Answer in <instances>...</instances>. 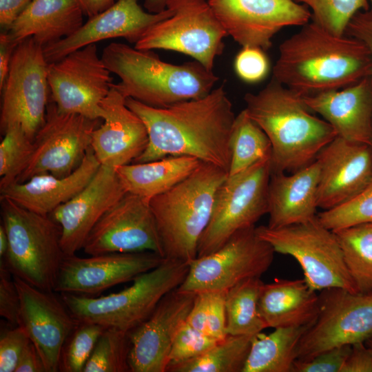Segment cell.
Masks as SVG:
<instances>
[{"label": "cell", "mask_w": 372, "mask_h": 372, "mask_svg": "<svg viewBox=\"0 0 372 372\" xmlns=\"http://www.w3.org/2000/svg\"><path fill=\"white\" fill-rule=\"evenodd\" d=\"M125 103L141 118L148 133L145 149L132 163L185 156L229 173V138L236 115L224 85L204 97L166 107L149 106L130 97Z\"/></svg>", "instance_id": "cell-1"}, {"label": "cell", "mask_w": 372, "mask_h": 372, "mask_svg": "<svg viewBox=\"0 0 372 372\" xmlns=\"http://www.w3.org/2000/svg\"><path fill=\"white\" fill-rule=\"evenodd\" d=\"M365 45L309 22L279 46L272 79L302 95L340 90L371 75Z\"/></svg>", "instance_id": "cell-2"}, {"label": "cell", "mask_w": 372, "mask_h": 372, "mask_svg": "<svg viewBox=\"0 0 372 372\" xmlns=\"http://www.w3.org/2000/svg\"><path fill=\"white\" fill-rule=\"evenodd\" d=\"M249 116L263 130L272 147L271 173H293L316 160L337 134L313 114L303 95L273 79L258 93L244 96Z\"/></svg>", "instance_id": "cell-3"}, {"label": "cell", "mask_w": 372, "mask_h": 372, "mask_svg": "<svg viewBox=\"0 0 372 372\" xmlns=\"http://www.w3.org/2000/svg\"><path fill=\"white\" fill-rule=\"evenodd\" d=\"M109 70L120 82L114 87L126 98L155 107L204 97L219 78L194 60L183 64L162 61L152 50H139L122 43H111L101 54Z\"/></svg>", "instance_id": "cell-4"}, {"label": "cell", "mask_w": 372, "mask_h": 372, "mask_svg": "<svg viewBox=\"0 0 372 372\" xmlns=\"http://www.w3.org/2000/svg\"><path fill=\"white\" fill-rule=\"evenodd\" d=\"M228 176L202 162L188 177L149 201L163 258L189 263L212 212L216 192Z\"/></svg>", "instance_id": "cell-5"}, {"label": "cell", "mask_w": 372, "mask_h": 372, "mask_svg": "<svg viewBox=\"0 0 372 372\" xmlns=\"http://www.w3.org/2000/svg\"><path fill=\"white\" fill-rule=\"evenodd\" d=\"M188 270V263L165 258L117 293L100 297L63 293L61 298L79 322L130 332L152 313L165 295L183 283Z\"/></svg>", "instance_id": "cell-6"}, {"label": "cell", "mask_w": 372, "mask_h": 372, "mask_svg": "<svg viewBox=\"0 0 372 372\" xmlns=\"http://www.w3.org/2000/svg\"><path fill=\"white\" fill-rule=\"evenodd\" d=\"M2 224L8 238L3 260L14 276L43 290L54 291L65 254L61 229L50 216L0 198Z\"/></svg>", "instance_id": "cell-7"}, {"label": "cell", "mask_w": 372, "mask_h": 372, "mask_svg": "<svg viewBox=\"0 0 372 372\" xmlns=\"http://www.w3.org/2000/svg\"><path fill=\"white\" fill-rule=\"evenodd\" d=\"M256 231L275 252L291 256L298 262L312 290L339 287L358 292L335 233L322 225L317 216L280 228L262 225Z\"/></svg>", "instance_id": "cell-8"}, {"label": "cell", "mask_w": 372, "mask_h": 372, "mask_svg": "<svg viewBox=\"0 0 372 372\" xmlns=\"http://www.w3.org/2000/svg\"><path fill=\"white\" fill-rule=\"evenodd\" d=\"M271 174V159H265L227 176L216 192L209 222L198 242L197 257L218 249L237 231L255 227L268 214Z\"/></svg>", "instance_id": "cell-9"}, {"label": "cell", "mask_w": 372, "mask_h": 372, "mask_svg": "<svg viewBox=\"0 0 372 372\" xmlns=\"http://www.w3.org/2000/svg\"><path fill=\"white\" fill-rule=\"evenodd\" d=\"M167 8L172 15L152 25L134 48L182 53L213 70L228 34L207 0H168Z\"/></svg>", "instance_id": "cell-10"}, {"label": "cell", "mask_w": 372, "mask_h": 372, "mask_svg": "<svg viewBox=\"0 0 372 372\" xmlns=\"http://www.w3.org/2000/svg\"><path fill=\"white\" fill-rule=\"evenodd\" d=\"M48 62L43 47L32 37L21 41L13 53L1 91V131L19 125L34 140L43 125L50 98Z\"/></svg>", "instance_id": "cell-11"}, {"label": "cell", "mask_w": 372, "mask_h": 372, "mask_svg": "<svg viewBox=\"0 0 372 372\" xmlns=\"http://www.w3.org/2000/svg\"><path fill=\"white\" fill-rule=\"evenodd\" d=\"M251 227L237 231L218 249L189 263L180 291H227L240 282L260 278L271 266L275 251Z\"/></svg>", "instance_id": "cell-12"}, {"label": "cell", "mask_w": 372, "mask_h": 372, "mask_svg": "<svg viewBox=\"0 0 372 372\" xmlns=\"http://www.w3.org/2000/svg\"><path fill=\"white\" fill-rule=\"evenodd\" d=\"M318 296L317 316L300 340L297 359L365 342L372 335V292L334 287L320 291Z\"/></svg>", "instance_id": "cell-13"}, {"label": "cell", "mask_w": 372, "mask_h": 372, "mask_svg": "<svg viewBox=\"0 0 372 372\" xmlns=\"http://www.w3.org/2000/svg\"><path fill=\"white\" fill-rule=\"evenodd\" d=\"M111 73L96 43L76 50L48 63L50 99L61 113L103 120L101 103L114 84Z\"/></svg>", "instance_id": "cell-14"}, {"label": "cell", "mask_w": 372, "mask_h": 372, "mask_svg": "<svg viewBox=\"0 0 372 372\" xmlns=\"http://www.w3.org/2000/svg\"><path fill=\"white\" fill-rule=\"evenodd\" d=\"M101 120L61 113L50 98L45 121L33 140L32 154L16 183L41 174L59 177L70 174L91 148L92 132Z\"/></svg>", "instance_id": "cell-15"}, {"label": "cell", "mask_w": 372, "mask_h": 372, "mask_svg": "<svg viewBox=\"0 0 372 372\" xmlns=\"http://www.w3.org/2000/svg\"><path fill=\"white\" fill-rule=\"evenodd\" d=\"M215 16L233 39L242 48L264 50L273 37L289 26L309 23L311 13L294 0H207Z\"/></svg>", "instance_id": "cell-16"}, {"label": "cell", "mask_w": 372, "mask_h": 372, "mask_svg": "<svg viewBox=\"0 0 372 372\" xmlns=\"http://www.w3.org/2000/svg\"><path fill=\"white\" fill-rule=\"evenodd\" d=\"M83 249L90 256L150 251L163 258L149 201L126 193L96 223Z\"/></svg>", "instance_id": "cell-17"}, {"label": "cell", "mask_w": 372, "mask_h": 372, "mask_svg": "<svg viewBox=\"0 0 372 372\" xmlns=\"http://www.w3.org/2000/svg\"><path fill=\"white\" fill-rule=\"evenodd\" d=\"M164 260L150 251L108 253L87 258L76 254L65 256L54 292L95 296L116 285L133 280Z\"/></svg>", "instance_id": "cell-18"}, {"label": "cell", "mask_w": 372, "mask_h": 372, "mask_svg": "<svg viewBox=\"0 0 372 372\" xmlns=\"http://www.w3.org/2000/svg\"><path fill=\"white\" fill-rule=\"evenodd\" d=\"M196 293L178 288L165 295L152 313L130 331V372H167L174 338L187 320Z\"/></svg>", "instance_id": "cell-19"}, {"label": "cell", "mask_w": 372, "mask_h": 372, "mask_svg": "<svg viewBox=\"0 0 372 372\" xmlns=\"http://www.w3.org/2000/svg\"><path fill=\"white\" fill-rule=\"evenodd\" d=\"M21 300L20 323L39 353L46 372L59 371L61 351L79 322L54 291L39 289L14 276Z\"/></svg>", "instance_id": "cell-20"}, {"label": "cell", "mask_w": 372, "mask_h": 372, "mask_svg": "<svg viewBox=\"0 0 372 372\" xmlns=\"http://www.w3.org/2000/svg\"><path fill=\"white\" fill-rule=\"evenodd\" d=\"M126 193L116 169L101 165L80 192L49 215L61 227L65 256L83 249L96 223Z\"/></svg>", "instance_id": "cell-21"}, {"label": "cell", "mask_w": 372, "mask_h": 372, "mask_svg": "<svg viewBox=\"0 0 372 372\" xmlns=\"http://www.w3.org/2000/svg\"><path fill=\"white\" fill-rule=\"evenodd\" d=\"M138 1L117 0L89 18L70 36L43 47L47 61H58L76 50L105 39L123 38L136 43L152 25L173 14L169 8L158 13L145 12Z\"/></svg>", "instance_id": "cell-22"}, {"label": "cell", "mask_w": 372, "mask_h": 372, "mask_svg": "<svg viewBox=\"0 0 372 372\" xmlns=\"http://www.w3.org/2000/svg\"><path fill=\"white\" fill-rule=\"evenodd\" d=\"M318 205L323 210L351 199L372 182V147L336 136L319 153Z\"/></svg>", "instance_id": "cell-23"}, {"label": "cell", "mask_w": 372, "mask_h": 372, "mask_svg": "<svg viewBox=\"0 0 372 372\" xmlns=\"http://www.w3.org/2000/svg\"><path fill=\"white\" fill-rule=\"evenodd\" d=\"M125 99L113 84L101 103L104 122L93 131L91 148L102 165L116 168L131 163L147 145V128Z\"/></svg>", "instance_id": "cell-24"}, {"label": "cell", "mask_w": 372, "mask_h": 372, "mask_svg": "<svg viewBox=\"0 0 372 372\" xmlns=\"http://www.w3.org/2000/svg\"><path fill=\"white\" fill-rule=\"evenodd\" d=\"M303 98L313 113L333 127L338 136L372 145V75L340 90Z\"/></svg>", "instance_id": "cell-25"}, {"label": "cell", "mask_w": 372, "mask_h": 372, "mask_svg": "<svg viewBox=\"0 0 372 372\" xmlns=\"http://www.w3.org/2000/svg\"><path fill=\"white\" fill-rule=\"evenodd\" d=\"M100 166L90 148L81 164L70 174L63 177L37 174L25 182L14 183L0 189V198H8L34 213L49 216L80 192Z\"/></svg>", "instance_id": "cell-26"}, {"label": "cell", "mask_w": 372, "mask_h": 372, "mask_svg": "<svg viewBox=\"0 0 372 372\" xmlns=\"http://www.w3.org/2000/svg\"><path fill=\"white\" fill-rule=\"evenodd\" d=\"M320 164L316 160L287 174H271L268 188L269 228H280L311 220L317 216Z\"/></svg>", "instance_id": "cell-27"}, {"label": "cell", "mask_w": 372, "mask_h": 372, "mask_svg": "<svg viewBox=\"0 0 372 372\" xmlns=\"http://www.w3.org/2000/svg\"><path fill=\"white\" fill-rule=\"evenodd\" d=\"M318 306V295L304 278H276L263 283L258 299V312L267 328L310 325L317 316Z\"/></svg>", "instance_id": "cell-28"}, {"label": "cell", "mask_w": 372, "mask_h": 372, "mask_svg": "<svg viewBox=\"0 0 372 372\" xmlns=\"http://www.w3.org/2000/svg\"><path fill=\"white\" fill-rule=\"evenodd\" d=\"M83 15L79 0H32L8 32L17 43L32 37L45 47L74 33Z\"/></svg>", "instance_id": "cell-29"}, {"label": "cell", "mask_w": 372, "mask_h": 372, "mask_svg": "<svg viewBox=\"0 0 372 372\" xmlns=\"http://www.w3.org/2000/svg\"><path fill=\"white\" fill-rule=\"evenodd\" d=\"M201 163L191 156H167L145 163H131L115 169L127 193L150 201L188 177Z\"/></svg>", "instance_id": "cell-30"}, {"label": "cell", "mask_w": 372, "mask_h": 372, "mask_svg": "<svg viewBox=\"0 0 372 372\" xmlns=\"http://www.w3.org/2000/svg\"><path fill=\"white\" fill-rule=\"evenodd\" d=\"M310 325L276 328L269 334L253 335L242 372H292L300 340Z\"/></svg>", "instance_id": "cell-31"}, {"label": "cell", "mask_w": 372, "mask_h": 372, "mask_svg": "<svg viewBox=\"0 0 372 372\" xmlns=\"http://www.w3.org/2000/svg\"><path fill=\"white\" fill-rule=\"evenodd\" d=\"M262 285L260 278H251L227 291L225 311L228 335L252 336L267 328L258 312Z\"/></svg>", "instance_id": "cell-32"}, {"label": "cell", "mask_w": 372, "mask_h": 372, "mask_svg": "<svg viewBox=\"0 0 372 372\" xmlns=\"http://www.w3.org/2000/svg\"><path fill=\"white\" fill-rule=\"evenodd\" d=\"M229 147V176L239 173L260 161L271 159L272 147L267 135L249 116L245 109L235 117Z\"/></svg>", "instance_id": "cell-33"}, {"label": "cell", "mask_w": 372, "mask_h": 372, "mask_svg": "<svg viewBox=\"0 0 372 372\" xmlns=\"http://www.w3.org/2000/svg\"><path fill=\"white\" fill-rule=\"evenodd\" d=\"M252 336L227 335L203 354L171 364L167 371L242 372L249 352Z\"/></svg>", "instance_id": "cell-34"}, {"label": "cell", "mask_w": 372, "mask_h": 372, "mask_svg": "<svg viewBox=\"0 0 372 372\" xmlns=\"http://www.w3.org/2000/svg\"><path fill=\"white\" fill-rule=\"evenodd\" d=\"M358 292H372V223L333 231Z\"/></svg>", "instance_id": "cell-35"}, {"label": "cell", "mask_w": 372, "mask_h": 372, "mask_svg": "<svg viewBox=\"0 0 372 372\" xmlns=\"http://www.w3.org/2000/svg\"><path fill=\"white\" fill-rule=\"evenodd\" d=\"M130 332L105 328L85 364L83 372H127L130 371Z\"/></svg>", "instance_id": "cell-36"}, {"label": "cell", "mask_w": 372, "mask_h": 372, "mask_svg": "<svg viewBox=\"0 0 372 372\" xmlns=\"http://www.w3.org/2000/svg\"><path fill=\"white\" fill-rule=\"evenodd\" d=\"M227 291H203L196 296L187 318L188 322L204 334L222 340L227 336L225 298Z\"/></svg>", "instance_id": "cell-37"}, {"label": "cell", "mask_w": 372, "mask_h": 372, "mask_svg": "<svg viewBox=\"0 0 372 372\" xmlns=\"http://www.w3.org/2000/svg\"><path fill=\"white\" fill-rule=\"evenodd\" d=\"M0 143V189L17 181L33 152V141L18 125L8 127Z\"/></svg>", "instance_id": "cell-38"}, {"label": "cell", "mask_w": 372, "mask_h": 372, "mask_svg": "<svg viewBox=\"0 0 372 372\" xmlns=\"http://www.w3.org/2000/svg\"><path fill=\"white\" fill-rule=\"evenodd\" d=\"M304 5L311 13L312 21L338 35H345L352 18L369 8V0H294Z\"/></svg>", "instance_id": "cell-39"}, {"label": "cell", "mask_w": 372, "mask_h": 372, "mask_svg": "<svg viewBox=\"0 0 372 372\" xmlns=\"http://www.w3.org/2000/svg\"><path fill=\"white\" fill-rule=\"evenodd\" d=\"M105 329L96 323L79 322L64 344L60 357L59 371L83 372Z\"/></svg>", "instance_id": "cell-40"}, {"label": "cell", "mask_w": 372, "mask_h": 372, "mask_svg": "<svg viewBox=\"0 0 372 372\" xmlns=\"http://www.w3.org/2000/svg\"><path fill=\"white\" fill-rule=\"evenodd\" d=\"M317 218L333 231L372 223V182L347 201L317 214Z\"/></svg>", "instance_id": "cell-41"}, {"label": "cell", "mask_w": 372, "mask_h": 372, "mask_svg": "<svg viewBox=\"0 0 372 372\" xmlns=\"http://www.w3.org/2000/svg\"><path fill=\"white\" fill-rule=\"evenodd\" d=\"M218 341L220 340L200 332L185 321L173 341L169 357V366L198 357Z\"/></svg>", "instance_id": "cell-42"}, {"label": "cell", "mask_w": 372, "mask_h": 372, "mask_svg": "<svg viewBox=\"0 0 372 372\" xmlns=\"http://www.w3.org/2000/svg\"><path fill=\"white\" fill-rule=\"evenodd\" d=\"M29 335L21 325L3 329L0 335V371L14 372L19 358L30 343Z\"/></svg>", "instance_id": "cell-43"}, {"label": "cell", "mask_w": 372, "mask_h": 372, "mask_svg": "<svg viewBox=\"0 0 372 372\" xmlns=\"http://www.w3.org/2000/svg\"><path fill=\"white\" fill-rule=\"evenodd\" d=\"M269 68V61L265 51L258 48H242L235 58L236 73L247 83L260 81L267 76Z\"/></svg>", "instance_id": "cell-44"}, {"label": "cell", "mask_w": 372, "mask_h": 372, "mask_svg": "<svg viewBox=\"0 0 372 372\" xmlns=\"http://www.w3.org/2000/svg\"><path fill=\"white\" fill-rule=\"evenodd\" d=\"M21 300L13 276L0 260V316L12 327L20 323Z\"/></svg>", "instance_id": "cell-45"}, {"label": "cell", "mask_w": 372, "mask_h": 372, "mask_svg": "<svg viewBox=\"0 0 372 372\" xmlns=\"http://www.w3.org/2000/svg\"><path fill=\"white\" fill-rule=\"evenodd\" d=\"M351 345L335 347L308 359H297L292 372H340Z\"/></svg>", "instance_id": "cell-46"}, {"label": "cell", "mask_w": 372, "mask_h": 372, "mask_svg": "<svg viewBox=\"0 0 372 372\" xmlns=\"http://www.w3.org/2000/svg\"><path fill=\"white\" fill-rule=\"evenodd\" d=\"M345 34L363 43L369 51L372 61V13L371 12H358L349 23Z\"/></svg>", "instance_id": "cell-47"}, {"label": "cell", "mask_w": 372, "mask_h": 372, "mask_svg": "<svg viewBox=\"0 0 372 372\" xmlns=\"http://www.w3.org/2000/svg\"><path fill=\"white\" fill-rule=\"evenodd\" d=\"M340 372H372V355L364 342L351 345Z\"/></svg>", "instance_id": "cell-48"}, {"label": "cell", "mask_w": 372, "mask_h": 372, "mask_svg": "<svg viewBox=\"0 0 372 372\" xmlns=\"http://www.w3.org/2000/svg\"><path fill=\"white\" fill-rule=\"evenodd\" d=\"M32 0H0V25L8 31Z\"/></svg>", "instance_id": "cell-49"}, {"label": "cell", "mask_w": 372, "mask_h": 372, "mask_svg": "<svg viewBox=\"0 0 372 372\" xmlns=\"http://www.w3.org/2000/svg\"><path fill=\"white\" fill-rule=\"evenodd\" d=\"M14 372H46L42 358L31 341L23 351Z\"/></svg>", "instance_id": "cell-50"}, {"label": "cell", "mask_w": 372, "mask_h": 372, "mask_svg": "<svg viewBox=\"0 0 372 372\" xmlns=\"http://www.w3.org/2000/svg\"><path fill=\"white\" fill-rule=\"evenodd\" d=\"M19 43L8 32L0 34V90L8 73L11 59Z\"/></svg>", "instance_id": "cell-51"}, {"label": "cell", "mask_w": 372, "mask_h": 372, "mask_svg": "<svg viewBox=\"0 0 372 372\" xmlns=\"http://www.w3.org/2000/svg\"><path fill=\"white\" fill-rule=\"evenodd\" d=\"M84 14L90 18L112 6L116 0H79Z\"/></svg>", "instance_id": "cell-52"}, {"label": "cell", "mask_w": 372, "mask_h": 372, "mask_svg": "<svg viewBox=\"0 0 372 372\" xmlns=\"http://www.w3.org/2000/svg\"><path fill=\"white\" fill-rule=\"evenodd\" d=\"M167 1L168 0H144V7L149 12L158 13L166 9Z\"/></svg>", "instance_id": "cell-53"}, {"label": "cell", "mask_w": 372, "mask_h": 372, "mask_svg": "<svg viewBox=\"0 0 372 372\" xmlns=\"http://www.w3.org/2000/svg\"><path fill=\"white\" fill-rule=\"evenodd\" d=\"M8 249V238L4 226L0 225V259L4 258Z\"/></svg>", "instance_id": "cell-54"}, {"label": "cell", "mask_w": 372, "mask_h": 372, "mask_svg": "<svg viewBox=\"0 0 372 372\" xmlns=\"http://www.w3.org/2000/svg\"><path fill=\"white\" fill-rule=\"evenodd\" d=\"M364 344L372 355V335L365 341Z\"/></svg>", "instance_id": "cell-55"}, {"label": "cell", "mask_w": 372, "mask_h": 372, "mask_svg": "<svg viewBox=\"0 0 372 372\" xmlns=\"http://www.w3.org/2000/svg\"><path fill=\"white\" fill-rule=\"evenodd\" d=\"M369 2L370 3V12L372 13V0H369Z\"/></svg>", "instance_id": "cell-56"}, {"label": "cell", "mask_w": 372, "mask_h": 372, "mask_svg": "<svg viewBox=\"0 0 372 372\" xmlns=\"http://www.w3.org/2000/svg\"><path fill=\"white\" fill-rule=\"evenodd\" d=\"M371 147H372V145H371Z\"/></svg>", "instance_id": "cell-57"}]
</instances>
